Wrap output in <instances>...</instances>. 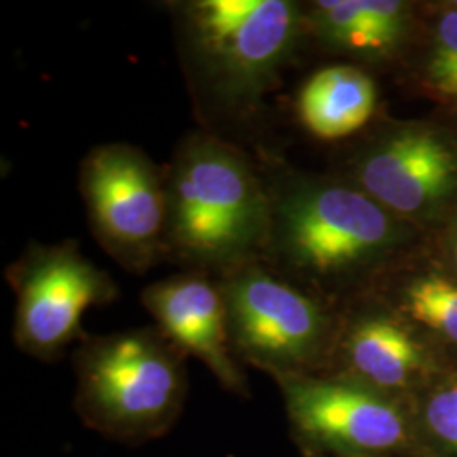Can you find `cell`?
Returning a JSON list of instances; mask_svg holds the SVG:
<instances>
[{"label": "cell", "mask_w": 457, "mask_h": 457, "mask_svg": "<svg viewBox=\"0 0 457 457\" xmlns=\"http://www.w3.org/2000/svg\"><path fill=\"white\" fill-rule=\"evenodd\" d=\"M166 179V260L217 277L264 262L271 200L243 151L211 132H192L177 147Z\"/></svg>", "instance_id": "6da1fadb"}, {"label": "cell", "mask_w": 457, "mask_h": 457, "mask_svg": "<svg viewBox=\"0 0 457 457\" xmlns=\"http://www.w3.org/2000/svg\"><path fill=\"white\" fill-rule=\"evenodd\" d=\"M271 230L264 262L279 275L339 283L400 256L413 232L353 181L279 173L266 181Z\"/></svg>", "instance_id": "7a4b0ae2"}, {"label": "cell", "mask_w": 457, "mask_h": 457, "mask_svg": "<svg viewBox=\"0 0 457 457\" xmlns=\"http://www.w3.org/2000/svg\"><path fill=\"white\" fill-rule=\"evenodd\" d=\"M196 98L224 112L254 109L307 37L305 5L292 0L170 4Z\"/></svg>", "instance_id": "3957f363"}, {"label": "cell", "mask_w": 457, "mask_h": 457, "mask_svg": "<svg viewBox=\"0 0 457 457\" xmlns=\"http://www.w3.org/2000/svg\"><path fill=\"white\" fill-rule=\"evenodd\" d=\"M79 190L92 234L119 266L143 275L163 260L168 179L143 149L92 147L79 168Z\"/></svg>", "instance_id": "277c9868"}, {"label": "cell", "mask_w": 457, "mask_h": 457, "mask_svg": "<svg viewBox=\"0 0 457 457\" xmlns=\"http://www.w3.org/2000/svg\"><path fill=\"white\" fill-rule=\"evenodd\" d=\"M349 181L405 222L441 217L457 202V137L437 126L386 128L358 149Z\"/></svg>", "instance_id": "5b68a950"}, {"label": "cell", "mask_w": 457, "mask_h": 457, "mask_svg": "<svg viewBox=\"0 0 457 457\" xmlns=\"http://www.w3.org/2000/svg\"><path fill=\"white\" fill-rule=\"evenodd\" d=\"M7 279L17 296V344L37 356L62 349L79 334L85 312L119 294L112 277L71 239L31 243L7 268Z\"/></svg>", "instance_id": "8992f818"}, {"label": "cell", "mask_w": 457, "mask_h": 457, "mask_svg": "<svg viewBox=\"0 0 457 457\" xmlns=\"http://www.w3.org/2000/svg\"><path fill=\"white\" fill-rule=\"evenodd\" d=\"M232 347L262 368L287 370L311 361L324 343L320 305L266 262L220 275Z\"/></svg>", "instance_id": "52a82bcc"}, {"label": "cell", "mask_w": 457, "mask_h": 457, "mask_svg": "<svg viewBox=\"0 0 457 457\" xmlns=\"http://www.w3.org/2000/svg\"><path fill=\"white\" fill-rule=\"evenodd\" d=\"M83 395L122 424H145L171 409L181 392L179 360L147 330L87 344L80 354Z\"/></svg>", "instance_id": "ba28073f"}, {"label": "cell", "mask_w": 457, "mask_h": 457, "mask_svg": "<svg viewBox=\"0 0 457 457\" xmlns=\"http://www.w3.org/2000/svg\"><path fill=\"white\" fill-rule=\"evenodd\" d=\"M141 300L164 334L194 354L228 388H241V375L230 358L228 307L219 278L187 270L151 283Z\"/></svg>", "instance_id": "9c48e42d"}, {"label": "cell", "mask_w": 457, "mask_h": 457, "mask_svg": "<svg viewBox=\"0 0 457 457\" xmlns=\"http://www.w3.org/2000/svg\"><path fill=\"white\" fill-rule=\"evenodd\" d=\"M287 402L295 422L322 441L366 451L388 449L405 439L400 411L360 386L287 378Z\"/></svg>", "instance_id": "30bf717a"}, {"label": "cell", "mask_w": 457, "mask_h": 457, "mask_svg": "<svg viewBox=\"0 0 457 457\" xmlns=\"http://www.w3.org/2000/svg\"><path fill=\"white\" fill-rule=\"evenodd\" d=\"M305 31L332 54L383 65L407 48L413 7L400 0H317L305 5Z\"/></svg>", "instance_id": "8fae6325"}, {"label": "cell", "mask_w": 457, "mask_h": 457, "mask_svg": "<svg viewBox=\"0 0 457 457\" xmlns=\"http://www.w3.org/2000/svg\"><path fill=\"white\" fill-rule=\"evenodd\" d=\"M375 80L356 65H332L302 85L296 114L312 136L337 141L362 129L375 114Z\"/></svg>", "instance_id": "7c38bea8"}, {"label": "cell", "mask_w": 457, "mask_h": 457, "mask_svg": "<svg viewBox=\"0 0 457 457\" xmlns=\"http://www.w3.org/2000/svg\"><path fill=\"white\" fill-rule=\"evenodd\" d=\"M351 366L378 386H402L422 362V351L409 332L385 315L360 319L347 336Z\"/></svg>", "instance_id": "4fadbf2b"}, {"label": "cell", "mask_w": 457, "mask_h": 457, "mask_svg": "<svg viewBox=\"0 0 457 457\" xmlns=\"http://www.w3.org/2000/svg\"><path fill=\"white\" fill-rule=\"evenodd\" d=\"M417 79L428 97L457 114V9L451 4L432 22Z\"/></svg>", "instance_id": "5bb4252c"}, {"label": "cell", "mask_w": 457, "mask_h": 457, "mask_svg": "<svg viewBox=\"0 0 457 457\" xmlns=\"http://www.w3.org/2000/svg\"><path fill=\"white\" fill-rule=\"evenodd\" d=\"M403 298L411 319L457 344L456 281L437 273H428L413 279Z\"/></svg>", "instance_id": "9a60e30c"}, {"label": "cell", "mask_w": 457, "mask_h": 457, "mask_svg": "<svg viewBox=\"0 0 457 457\" xmlns=\"http://www.w3.org/2000/svg\"><path fill=\"white\" fill-rule=\"evenodd\" d=\"M430 430L457 451V383L436 393L425 409Z\"/></svg>", "instance_id": "2e32d148"}, {"label": "cell", "mask_w": 457, "mask_h": 457, "mask_svg": "<svg viewBox=\"0 0 457 457\" xmlns=\"http://www.w3.org/2000/svg\"><path fill=\"white\" fill-rule=\"evenodd\" d=\"M451 253H453V262L457 270V224L454 230H453V239H451Z\"/></svg>", "instance_id": "e0dca14e"}, {"label": "cell", "mask_w": 457, "mask_h": 457, "mask_svg": "<svg viewBox=\"0 0 457 457\" xmlns=\"http://www.w3.org/2000/svg\"><path fill=\"white\" fill-rule=\"evenodd\" d=\"M451 5H453V7H456L457 9V2H451Z\"/></svg>", "instance_id": "ac0fdd59"}]
</instances>
